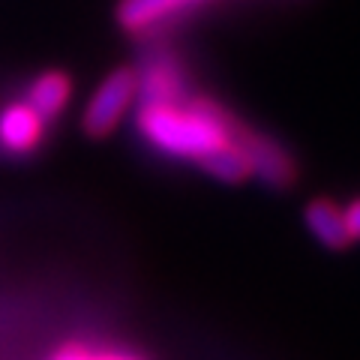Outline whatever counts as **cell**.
Here are the masks:
<instances>
[{"instance_id": "obj_1", "label": "cell", "mask_w": 360, "mask_h": 360, "mask_svg": "<svg viewBox=\"0 0 360 360\" xmlns=\"http://www.w3.org/2000/svg\"><path fill=\"white\" fill-rule=\"evenodd\" d=\"M238 117L210 96H186L180 103H141L139 129L156 150L177 160L201 162L222 144H231Z\"/></svg>"}, {"instance_id": "obj_2", "label": "cell", "mask_w": 360, "mask_h": 360, "mask_svg": "<svg viewBox=\"0 0 360 360\" xmlns=\"http://www.w3.org/2000/svg\"><path fill=\"white\" fill-rule=\"evenodd\" d=\"M139 96V78L132 70H115L103 84L96 87V94L90 96L84 108L82 127L90 139H103V135L115 132L120 117L129 111V105Z\"/></svg>"}, {"instance_id": "obj_3", "label": "cell", "mask_w": 360, "mask_h": 360, "mask_svg": "<svg viewBox=\"0 0 360 360\" xmlns=\"http://www.w3.org/2000/svg\"><path fill=\"white\" fill-rule=\"evenodd\" d=\"M231 141L243 150L246 162H250V172L262 177L264 184L283 189L297 177V165H295V160H291V153L279 148L274 139H267V135L250 129L246 123H238Z\"/></svg>"}, {"instance_id": "obj_4", "label": "cell", "mask_w": 360, "mask_h": 360, "mask_svg": "<svg viewBox=\"0 0 360 360\" xmlns=\"http://www.w3.org/2000/svg\"><path fill=\"white\" fill-rule=\"evenodd\" d=\"M45 141V120L25 99L6 103L0 108V150L15 160L33 156Z\"/></svg>"}, {"instance_id": "obj_5", "label": "cell", "mask_w": 360, "mask_h": 360, "mask_svg": "<svg viewBox=\"0 0 360 360\" xmlns=\"http://www.w3.org/2000/svg\"><path fill=\"white\" fill-rule=\"evenodd\" d=\"M70 94H72L70 75L60 72V70H49V72H42L30 82L25 103L49 123V120L63 115V108L70 105Z\"/></svg>"}, {"instance_id": "obj_6", "label": "cell", "mask_w": 360, "mask_h": 360, "mask_svg": "<svg viewBox=\"0 0 360 360\" xmlns=\"http://www.w3.org/2000/svg\"><path fill=\"white\" fill-rule=\"evenodd\" d=\"M307 217V229L319 238V243H324L328 250H345L348 234H345V222H342V207H336L330 198H315L303 210Z\"/></svg>"}, {"instance_id": "obj_7", "label": "cell", "mask_w": 360, "mask_h": 360, "mask_svg": "<svg viewBox=\"0 0 360 360\" xmlns=\"http://www.w3.org/2000/svg\"><path fill=\"white\" fill-rule=\"evenodd\" d=\"M189 0H120L117 4V21L127 33H144L162 18L177 13Z\"/></svg>"}, {"instance_id": "obj_8", "label": "cell", "mask_w": 360, "mask_h": 360, "mask_svg": "<svg viewBox=\"0 0 360 360\" xmlns=\"http://www.w3.org/2000/svg\"><path fill=\"white\" fill-rule=\"evenodd\" d=\"M210 177L222 180V184H240V180H246L252 172H250V162H246L243 150L238 148V144H222V148H217L210 156H205V160L198 162Z\"/></svg>"}, {"instance_id": "obj_9", "label": "cell", "mask_w": 360, "mask_h": 360, "mask_svg": "<svg viewBox=\"0 0 360 360\" xmlns=\"http://www.w3.org/2000/svg\"><path fill=\"white\" fill-rule=\"evenodd\" d=\"M51 360H144V357L129 354V352H117V348H87V345L70 342V345H63Z\"/></svg>"}, {"instance_id": "obj_10", "label": "cell", "mask_w": 360, "mask_h": 360, "mask_svg": "<svg viewBox=\"0 0 360 360\" xmlns=\"http://www.w3.org/2000/svg\"><path fill=\"white\" fill-rule=\"evenodd\" d=\"M342 222H345V234L348 240H360V198H354L348 207H342Z\"/></svg>"}]
</instances>
